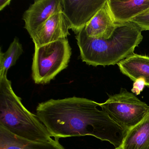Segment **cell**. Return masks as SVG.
<instances>
[{
  "label": "cell",
  "instance_id": "6da1fadb",
  "mask_svg": "<svg viewBox=\"0 0 149 149\" xmlns=\"http://www.w3.org/2000/svg\"><path fill=\"white\" fill-rule=\"evenodd\" d=\"M99 107L83 97L50 99L38 104L36 116L54 138L91 136L121 147L127 132Z\"/></svg>",
  "mask_w": 149,
  "mask_h": 149
},
{
  "label": "cell",
  "instance_id": "7a4b0ae2",
  "mask_svg": "<svg viewBox=\"0 0 149 149\" xmlns=\"http://www.w3.org/2000/svg\"><path fill=\"white\" fill-rule=\"evenodd\" d=\"M76 39L82 61L94 67H104L118 64L134 54L143 36L141 29L130 22L117 23L109 39L89 37L84 28L77 34Z\"/></svg>",
  "mask_w": 149,
  "mask_h": 149
},
{
  "label": "cell",
  "instance_id": "3957f363",
  "mask_svg": "<svg viewBox=\"0 0 149 149\" xmlns=\"http://www.w3.org/2000/svg\"><path fill=\"white\" fill-rule=\"evenodd\" d=\"M0 125L13 134L29 140H52L37 116L29 111L12 88L7 75L0 76Z\"/></svg>",
  "mask_w": 149,
  "mask_h": 149
},
{
  "label": "cell",
  "instance_id": "277c9868",
  "mask_svg": "<svg viewBox=\"0 0 149 149\" xmlns=\"http://www.w3.org/2000/svg\"><path fill=\"white\" fill-rule=\"evenodd\" d=\"M71 49L68 39L35 46L32 77L36 84H47L68 67Z\"/></svg>",
  "mask_w": 149,
  "mask_h": 149
},
{
  "label": "cell",
  "instance_id": "5b68a950",
  "mask_svg": "<svg viewBox=\"0 0 149 149\" xmlns=\"http://www.w3.org/2000/svg\"><path fill=\"white\" fill-rule=\"evenodd\" d=\"M100 106L127 132L142 121L149 111L145 103L125 89L110 96Z\"/></svg>",
  "mask_w": 149,
  "mask_h": 149
},
{
  "label": "cell",
  "instance_id": "8992f818",
  "mask_svg": "<svg viewBox=\"0 0 149 149\" xmlns=\"http://www.w3.org/2000/svg\"><path fill=\"white\" fill-rule=\"evenodd\" d=\"M107 0H61L62 12L76 34L84 28Z\"/></svg>",
  "mask_w": 149,
  "mask_h": 149
},
{
  "label": "cell",
  "instance_id": "52a82bcc",
  "mask_svg": "<svg viewBox=\"0 0 149 149\" xmlns=\"http://www.w3.org/2000/svg\"><path fill=\"white\" fill-rule=\"evenodd\" d=\"M69 23L63 12L51 16L30 36L35 46L39 47L59 40L67 39L70 35Z\"/></svg>",
  "mask_w": 149,
  "mask_h": 149
},
{
  "label": "cell",
  "instance_id": "ba28073f",
  "mask_svg": "<svg viewBox=\"0 0 149 149\" xmlns=\"http://www.w3.org/2000/svg\"><path fill=\"white\" fill-rule=\"evenodd\" d=\"M61 12V0H36L23 14L25 28L32 35L51 16Z\"/></svg>",
  "mask_w": 149,
  "mask_h": 149
},
{
  "label": "cell",
  "instance_id": "9c48e42d",
  "mask_svg": "<svg viewBox=\"0 0 149 149\" xmlns=\"http://www.w3.org/2000/svg\"><path fill=\"white\" fill-rule=\"evenodd\" d=\"M108 5L115 22H131L138 16L149 12V0H108Z\"/></svg>",
  "mask_w": 149,
  "mask_h": 149
},
{
  "label": "cell",
  "instance_id": "30bf717a",
  "mask_svg": "<svg viewBox=\"0 0 149 149\" xmlns=\"http://www.w3.org/2000/svg\"><path fill=\"white\" fill-rule=\"evenodd\" d=\"M54 138L47 141H36L20 137L0 125V149H65Z\"/></svg>",
  "mask_w": 149,
  "mask_h": 149
},
{
  "label": "cell",
  "instance_id": "8fae6325",
  "mask_svg": "<svg viewBox=\"0 0 149 149\" xmlns=\"http://www.w3.org/2000/svg\"><path fill=\"white\" fill-rule=\"evenodd\" d=\"M117 23L108 5V0L84 27L89 37L98 39H109L113 34Z\"/></svg>",
  "mask_w": 149,
  "mask_h": 149
},
{
  "label": "cell",
  "instance_id": "7c38bea8",
  "mask_svg": "<svg viewBox=\"0 0 149 149\" xmlns=\"http://www.w3.org/2000/svg\"><path fill=\"white\" fill-rule=\"evenodd\" d=\"M117 64L122 74L134 82L143 79L149 87V57L134 54Z\"/></svg>",
  "mask_w": 149,
  "mask_h": 149
},
{
  "label": "cell",
  "instance_id": "4fadbf2b",
  "mask_svg": "<svg viewBox=\"0 0 149 149\" xmlns=\"http://www.w3.org/2000/svg\"><path fill=\"white\" fill-rule=\"evenodd\" d=\"M123 149H149V111L144 118L126 133Z\"/></svg>",
  "mask_w": 149,
  "mask_h": 149
},
{
  "label": "cell",
  "instance_id": "5bb4252c",
  "mask_svg": "<svg viewBox=\"0 0 149 149\" xmlns=\"http://www.w3.org/2000/svg\"><path fill=\"white\" fill-rule=\"evenodd\" d=\"M23 53L22 45L18 38H15L8 49L5 53H0V76L7 75L8 69L16 63Z\"/></svg>",
  "mask_w": 149,
  "mask_h": 149
},
{
  "label": "cell",
  "instance_id": "9a60e30c",
  "mask_svg": "<svg viewBox=\"0 0 149 149\" xmlns=\"http://www.w3.org/2000/svg\"><path fill=\"white\" fill-rule=\"evenodd\" d=\"M131 22L138 27L142 31L149 30V12L138 16Z\"/></svg>",
  "mask_w": 149,
  "mask_h": 149
},
{
  "label": "cell",
  "instance_id": "2e32d148",
  "mask_svg": "<svg viewBox=\"0 0 149 149\" xmlns=\"http://www.w3.org/2000/svg\"><path fill=\"white\" fill-rule=\"evenodd\" d=\"M145 85V84L144 80L139 79L134 82L133 88L132 90V91L136 95H139L143 91Z\"/></svg>",
  "mask_w": 149,
  "mask_h": 149
},
{
  "label": "cell",
  "instance_id": "e0dca14e",
  "mask_svg": "<svg viewBox=\"0 0 149 149\" xmlns=\"http://www.w3.org/2000/svg\"><path fill=\"white\" fill-rule=\"evenodd\" d=\"M11 2V0H1L0 1V11H2L6 6L10 5Z\"/></svg>",
  "mask_w": 149,
  "mask_h": 149
},
{
  "label": "cell",
  "instance_id": "ac0fdd59",
  "mask_svg": "<svg viewBox=\"0 0 149 149\" xmlns=\"http://www.w3.org/2000/svg\"><path fill=\"white\" fill-rule=\"evenodd\" d=\"M115 149H123V148H122V146H121V147H118V148H115Z\"/></svg>",
  "mask_w": 149,
  "mask_h": 149
}]
</instances>
